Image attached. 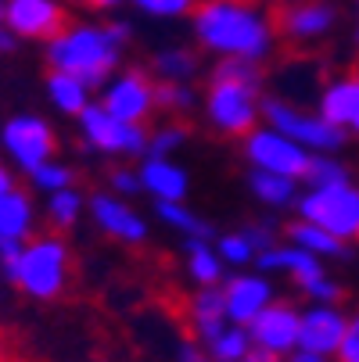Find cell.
<instances>
[{
  "label": "cell",
  "instance_id": "obj_23",
  "mask_svg": "<svg viewBox=\"0 0 359 362\" xmlns=\"http://www.w3.org/2000/svg\"><path fill=\"white\" fill-rule=\"evenodd\" d=\"M43 93H47V105L65 119H79V112H86V105H93V90L69 72H47Z\"/></svg>",
  "mask_w": 359,
  "mask_h": 362
},
{
  "label": "cell",
  "instance_id": "obj_11",
  "mask_svg": "<svg viewBox=\"0 0 359 362\" xmlns=\"http://www.w3.org/2000/svg\"><path fill=\"white\" fill-rule=\"evenodd\" d=\"M241 154L248 169H259V173H277V176H291L302 183L305 169H309V158L313 154L298 147L295 140H287L284 133L270 129V126H255L244 140H241Z\"/></svg>",
  "mask_w": 359,
  "mask_h": 362
},
{
  "label": "cell",
  "instance_id": "obj_13",
  "mask_svg": "<svg viewBox=\"0 0 359 362\" xmlns=\"http://www.w3.org/2000/svg\"><path fill=\"white\" fill-rule=\"evenodd\" d=\"M223 305H227V320L234 327H248L266 305L277 301V287L266 273L259 269H234L223 284Z\"/></svg>",
  "mask_w": 359,
  "mask_h": 362
},
{
  "label": "cell",
  "instance_id": "obj_30",
  "mask_svg": "<svg viewBox=\"0 0 359 362\" xmlns=\"http://www.w3.org/2000/svg\"><path fill=\"white\" fill-rule=\"evenodd\" d=\"M209 362H244V355L251 351V337H248V327H234L227 323L212 341L201 344Z\"/></svg>",
  "mask_w": 359,
  "mask_h": 362
},
{
  "label": "cell",
  "instance_id": "obj_1",
  "mask_svg": "<svg viewBox=\"0 0 359 362\" xmlns=\"http://www.w3.org/2000/svg\"><path fill=\"white\" fill-rule=\"evenodd\" d=\"M194 43L212 58L266 62L277 47L273 15L259 0H198L190 11Z\"/></svg>",
  "mask_w": 359,
  "mask_h": 362
},
{
  "label": "cell",
  "instance_id": "obj_2",
  "mask_svg": "<svg viewBox=\"0 0 359 362\" xmlns=\"http://www.w3.org/2000/svg\"><path fill=\"white\" fill-rule=\"evenodd\" d=\"M133 40V25L115 22H69L55 40H47L43 62L47 72H69L83 79L90 90H101L126 58V47Z\"/></svg>",
  "mask_w": 359,
  "mask_h": 362
},
{
  "label": "cell",
  "instance_id": "obj_46",
  "mask_svg": "<svg viewBox=\"0 0 359 362\" xmlns=\"http://www.w3.org/2000/svg\"><path fill=\"white\" fill-rule=\"evenodd\" d=\"M79 4H90V8H97V11H115L122 0H79Z\"/></svg>",
  "mask_w": 359,
  "mask_h": 362
},
{
  "label": "cell",
  "instance_id": "obj_19",
  "mask_svg": "<svg viewBox=\"0 0 359 362\" xmlns=\"http://www.w3.org/2000/svg\"><path fill=\"white\" fill-rule=\"evenodd\" d=\"M40 209L33 201V190L11 187V190H0V240H15L25 244L29 237L40 233Z\"/></svg>",
  "mask_w": 359,
  "mask_h": 362
},
{
  "label": "cell",
  "instance_id": "obj_15",
  "mask_svg": "<svg viewBox=\"0 0 359 362\" xmlns=\"http://www.w3.org/2000/svg\"><path fill=\"white\" fill-rule=\"evenodd\" d=\"M298 327H302V308L277 298L273 305H266L263 313L248 323V337H251V348L270 351L277 358H287L298 348Z\"/></svg>",
  "mask_w": 359,
  "mask_h": 362
},
{
  "label": "cell",
  "instance_id": "obj_22",
  "mask_svg": "<svg viewBox=\"0 0 359 362\" xmlns=\"http://www.w3.org/2000/svg\"><path fill=\"white\" fill-rule=\"evenodd\" d=\"M355 108H359V76H355V72L345 76V79L327 83V86L320 90V97H317V112H320L334 129H341V133L352 126Z\"/></svg>",
  "mask_w": 359,
  "mask_h": 362
},
{
  "label": "cell",
  "instance_id": "obj_40",
  "mask_svg": "<svg viewBox=\"0 0 359 362\" xmlns=\"http://www.w3.org/2000/svg\"><path fill=\"white\" fill-rule=\"evenodd\" d=\"M334 362H359V308H355V313L348 316V323H345V337H341V344H338Z\"/></svg>",
  "mask_w": 359,
  "mask_h": 362
},
{
  "label": "cell",
  "instance_id": "obj_42",
  "mask_svg": "<svg viewBox=\"0 0 359 362\" xmlns=\"http://www.w3.org/2000/svg\"><path fill=\"white\" fill-rule=\"evenodd\" d=\"M284 362H331L327 355H317V351H305V348H295Z\"/></svg>",
  "mask_w": 359,
  "mask_h": 362
},
{
  "label": "cell",
  "instance_id": "obj_33",
  "mask_svg": "<svg viewBox=\"0 0 359 362\" xmlns=\"http://www.w3.org/2000/svg\"><path fill=\"white\" fill-rule=\"evenodd\" d=\"M216 251H220V258H223V266L227 269H248L251 262H255V251L251 247V240L244 237V230H227V233H220L216 240Z\"/></svg>",
  "mask_w": 359,
  "mask_h": 362
},
{
  "label": "cell",
  "instance_id": "obj_43",
  "mask_svg": "<svg viewBox=\"0 0 359 362\" xmlns=\"http://www.w3.org/2000/svg\"><path fill=\"white\" fill-rule=\"evenodd\" d=\"M15 187V169L8 165V158L0 154V190H11Z\"/></svg>",
  "mask_w": 359,
  "mask_h": 362
},
{
  "label": "cell",
  "instance_id": "obj_16",
  "mask_svg": "<svg viewBox=\"0 0 359 362\" xmlns=\"http://www.w3.org/2000/svg\"><path fill=\"white\" fill-rule=\"evenodd\" d=\"M345 323H348V316L341 313L338 305H309V308H302L298 348L334 358L338 355V344L345 337Z\"/></svg>",
  "mask_w": 359,
  "mask_h": 362
},
{
  "label": "cell",
  "instance_id": "obj_50",
  "mask_svg": "<svg viewBox=\"0 0 359 362\" xmlns=\"http://www.w3.org/2000/svg\"><path fill=\"white\" fill-rule=\"evenodd\" d=\"M355 76H359V69H355Z\"/></svg>",
  "mask_w": 359,
  "mask_h": 362
},
{
  "label": "cell",
  "instance_id": "obj_49",
  "mask_svg": "<svg viewBox=\"0 0 359 362\" xmlns=\"http://www.w3.org/2000/svg\"><path fill=\"white\" fill-rule=\"evenodd\" d=\"M0 8H4V0H0Z\"/></svg>",
  "mask_w": 359,
  "mask_h": 362
},
{
  "label": "cell",
  "instance_id": "obj_35",
  "mask_svg": "<svg viewBox=\"0 0 359 362\" xmlns=\"http://www.w3.org/2000/svg\"><path fill=\"white\" fill-rule=\"evenodd\" d=\"M130 4L159 22H176V18H190V11L198 8V0H130Z\"/></svg>",
  "mask_w": 359,
  "mask_h": 362
},
{
  "label": "cell",
  "instance_id": "obj_32",
  "mask_svg": "<svg viewBox=\"0 0 359 362\" xmlns=\"http://www.w3.org/2000/svg\"><path fill=\"white\" fill-rule=\"evenodd\" d=\"M187 140H190L187 122L169 119L155 129H147V154H155V158H176V154L187 147Z\"/></svg>",
  "mask_w": 359,
  "mask_h": 362
},
{
  "label": "cell",
  "instance_id": "obj_5",
  "mask_svg": "<svg viewBox=\"0 0 359 362\" xmlns=\"http://www.w3.org/2000/svg\"><path fill=\"white\" fill-rule=\"evenodd\" d=\"M298 219L327 230L331 237L352 244L359 240V183H331V187H305L295 201Z\"/></svg>",
  "mask_w": 359,
  "mask_h": 362
},
{
  "label": "cell",
  "instance_id": "obj_36",
  "mask_svg": "<svg viewBox=\"0 0 359 362\" xmlns=\"http://www.w3.org/2000/svg\"><path fill=\"white\" fill-rule=\"evenodd\" d=\"M209 79H241V83H263V65L244 58H216Z\"/></svg>",
  "mask_w": 359,
  "mask_h": 362
},
{
  "label": "cell",
  "instance_id": "obj_4",
  "mask_svg": "<svg viewBox=\"0 0 359 362\" xmlns=\"http://www.w3.org/2000/svg\"><path fill=\"white\" fill-rule=\"evenodd\" d=\"M201 115L212 133L244 140L263 122V83L209 79V86L201 93Z\"/></svg>",
  "mask_w": 359,
  "mask_h": 362
},
{
  "label": "cell",
  "instance_id": "obj_29",
  "mask_svg": "<svg viewBox=\"0 0 359 362\" xmlns=\"http://www.w3.org/2000/svg\"><path fill=\"white\" fill-rule=\"evenodd\" d=\"M29 190L33 194H40V197H50V194H58V190H69V187H76V169L69 165V162H62L58 154L55 158H47V162H40L29 176Z\"/></svg>",
  "mask_w": 359,
  "mask_h": 362
},
{
  "label": "cell",
  "instance_id": "obj_27",
  "mask_svg": "<svg viewBox=\"0 0 359 362\" xmlns=\"http://www.w3.org/2000/svg\"><path fill=\"white\" fill-rule=\"evenodd\" d=\"M284 240L295 244V247H302V251H309V255H317L320 262H324V258H348V244H345V240L331 237L327 230L305 223V219H295V223L287 226Z\"/></svg>",
  "mask_w": 359,
  "mask_h": 362
},
{
  "label": "cell",
  "instance_id": "obj_18",
  "mask_svg": "<svg viewBox=\"0 0 359 362\" xmlns=\"http://www.w3.org/2000/svg\"><path fill=\"white\" fill-rule=\"evenodd\" d=\"M255 266H259V273H266V276L284 273L295 287H302V284H309L313 276L327 273L317 255L302 251V247H295V244H287V240H277L273 247L259 251V255H255Z\"/></svg>",
  "mask_w": 359,
  "mask_h": 362
},
{
  "label": "cell",
  "instance_id": "obj_20",
  "mask_svg": "<svg viewBox=\"0 0 359 362\" xmlns=\"http://www.w3.org/2000/svg\"><path fill=\"white\" fill-rule=\"evenodd\" d=\"M227 305H223V291L220 287H194V294L187 298V330L194 334L198 344L212 341L223 327H227Z\"/></svg>",
  "mask_w": 359,
  "mask_h": 362
},
{
  "label": "cell",
  "instance_id": "obj_7",
  "mask_svg": "<svg viewBox=\"0 0 359 362\" xmlns=\"http://www.w3.org/2000/svg\"><path fill=\"white\" fill-rule=\"evenodd\" d=\"M0 154L15 173H33L40 162L58 154V129L40 112H18L0 122Z\"/></svg>",
  "mask_w": 359,
  "mask_h": 362
},
{
  "label": "cell",
  "instance_id": "obj_9",
  "mask_svg": "<svg viewBox=\"0 0 359 362\" xmlns=\"http://www.w3.org/2000/svg\"><path fill=\"white\" fill-rule=\"evenodd\" d=\"M97 105L108 115L130 122V126H147L151 115L159 112V105H155V76H151V69H140V65L119 69L105 86H101Z\"/></svg>",
  "mask_w": 359,
  "mask_h": 362
},
{
  "label": "cell",
  "instance_id": "obj_44",
  "mask_svg": "<svg viewBox=\"0 0 359 362\" xmlns=\"http://www.w3.org/2000/svg\"><path fill=\"white\" fill-rule=\"evenodd\" d=\"M15 47H18V40H15V36L4 29V22H0V54H11Z\"/></svg>",
  "mask_w": 359,
  "mask_h": 362
},
{
  "label": "cell",
  "instance_id": "obj_47",
  "mask_svg": "<svg viewBox=\"0 0 359 362\" xmlns=\"http://www.w3.org/2000/svg\"><path fill=\"white\" fill-rule=\"evenodd\" d=\"M348 129H352V136H359V108H355V115H352V126H348Z\"/></svg>",
  "mask_w": 359,
  "mask_h": 362
},
{
  "label": "cell",
  "instance_id": "obj_25",
  "mask_svg": "<svg viewBox=\"0 0 359 362\" xmlns=\"http://www.w3.org/2000/svg\"><path fill=\"white\" fill-rule=\"evenodd\" d=\"M40 216H43V223H50V230H55V233H69L86 216V194L79 187L50 194V197H43V212Z\"/></svg>",
  "mask_w": 359,
  "mask_h": 362
},
{
  "label": "cell",
  "instance_id": "obj_24",
  "mask_svg": "<svg viewBox=\"0 0 359 362\" xmlns=\"http://www.w3.org/2000/svg\"><path fill=\"white\" fill-rule=\"evenodd\" d=\"M248 194L263 204L270 212H284L295 209V201L302 194V183L291 176H277V173H259V169H248Z\"/></svg>",
  "mask_w": 359,
  "mask_h": 362
},
{
  "label": "cell",
  "instance_id": "obj_31",
  "mask_svg": "<svg viewBox=\"0 0 359 362\" xmlns=\"http://www.w3.org/2000/svg\"><path fill=\"white\" fill-rule=\"evenodd\" d=\"M155 105L169 119H183V115H190L201 105V97H198V90L190 83H159L155 79Z\"/></svg>",
  "mask_w": 359,
  "mask_h": 362
},
{
  "label": "cell",
  "instance_id": "obj_38",
  "mask_svg": "<svg viewBox=\"0 0 359 362\" xmlns=\"http://www.w3.org/2000/svg\"><path fill=\"white\" fill-rule=\"evenodd\" d=\"M108 190L112 194H119V197H137V194H144L140 190V173H137V165H112L108 169Z\"/></svg>",
  "mask_w": 359,
  "mask_h": 362
},
{
  "label": "cell",
  "instance_id": "obj_39",
  "mask_svg": "<svg viewBox=\"0 0 359 362\" xmlns=\"http://www.w3.org/2000/svg\"><path fill=\"white\" fill-rule=\"evenodd\" d=\"M241 230H244V237L251 240L255 251H266V247H273V244L280 240V230H277V223H270V219H251V223L241 226Z\"/></svg>",
  "mask_w": 359,
  "mask_h": 362
},
{
  "label": "cell",
  "instance_id": "obj_34",
  "mask_svg": "<svg viewBox=\"0 0 359 362\" xmlns=\"http://www.w3.org/2000/svg\"><path fill=\"white\" fill-rule=\"evenodd\" d=\"M345 180H352V173H348L345 162L334 158V154H313L309 169L302 176L305 187H331V183H345Z\"/></svg>",
  "mask_w": 359,
  "mask_h": 362
},
{
  "label": "cell",
  "instance_id": "obj_6",
  "mask_svg": "<svg viewBox=\"0 0 359 362\" xmlns=\"http://www.w3.org/2000/svg\"><path fill=\"white\" fill-rule=\"evenodd\" d=\"M263 126L284 133L287 140H295L309 154H338L348 136V133L334 129L320 112L298 108L287 97H263Z\"/></svg>",
  "mask_w": 359,
  "mask_h": 362
},
{
  "label": "cell",
  "instance_id": "obj_3",
  "mask_svg": "<svg viewBox=\"0 0 359 362\" xmlns=\"http://www.w3.org/2000/svg\"><path fill=\"white\" fill-rule=\"evenodd\" d=\"M72 284V244L62 233H36L22 244L11 287L29 301H58Z\"/></svg>",
  "mask_w": 359,
  "mask_h": 362
},
{
  "label": "cell",
  "instance_id": "obj_14",
  "mask_svg": "<svg viewBox=\"0 0 359 362\" xmlns=\"http://www.w3.org/2000/svg\"><path fill=\"white\" fill-rule=\"evenodd\" d=\"M338 25V11L327 0H291L273 15V29L277 36H284L287 43H320L331 29Z\"/></svg>",
  "mask_w": 359,
  "mask_h": 362
},
{
  "label": "cell",
  "instance_id": "obj_17",
  "mask_svg": "<svg viewBox=\"0 0 359 362\" xmlns=\"http://www.w3.org/2000/svg\"><path fill=\"white\" fill-rule=\"evenodd\" d=\"M137 173H140V190L155 204L159 201H187L190 197V173L176 158H155V154H144Z\"/></svg>",
  "mask_w": 359,
  "mask_h": 362
},
{
  "label": "cell",
  "instance_id": "obj_28",
  "mask_svg": "<svg viewBox=\"0 0 359 362\" xmlns=\"http://www.w3.org/2000/svg\"><path fill=\"white\" fill-rule=\"evenodd\" d=\"M155 219H159L166 230L180 233V240H183V237H205V240H216V237H212L209 219H201V212H194L187 201H159V204H155Z\"/></svg>",
  "mask_w": 359,
  "mask_h": 362
},
{
  "label": "cell",
  "instance_id": "obj_51",
  "mask_svg": "<svg viewBox=\"0 0 359 362\" xmlns=\"http://www.w3.org/2000/svg\"><path fill=\"white\" fill-rule=\"evenodd\" d=\"M355 4H359V0H355Z\"/></svg>",
  "mask_w": 359,
  "mask_h": 362
},
{
  "label": "cell",
  "instance_id": "obj_37",
  "mask_svg": "<svg viewBox=\"0 0 359 362\" xmlns=\"http://www.w3.org/2000/svg\"><path fill=\"white\" fill-rule=\"evenodd\" d=\"M298 294L309 301V305H338V298H341V284H338L331 273H320V276H313L309 284H302Z\"/></svg>",
  "mask_w": 359,
  "mask_h": 362
},
{
  "label": "cell",
  "instance_id": "obj_21",
  "mask_svg": "<svg viewBox=\"0 0 359 362\" xmlns=\"http://www.w3.org/2000/svg\"><path fill=\"white\" fill-rule=\"evenodd\" d=\"M183 273L194 287H220L227 280V266L212 240L205 237H183Z\"/></svg>",
  "mask_w": 359,
  "mask_h": 362
},
{
  "label": "cell",
  "instance_id": "obj_8",
  "mask_svg": "<svg viewBox=\"0 0 359 362\" xmlns=\"http://www.w3.org/2000/svg\"><path fill=\"white\" fill-rule=\"evenodd\" d=\"M76 133L86 151L105 154V158H144L147 154V126H130L108 115L97 100L86 105V112H79Z\"/></svg>",
  "mask_w": 359,
  "mask_h": 362
},
{
  "label": "cell",
  "instance_id": "obj_41",
  "mask_svg": "<svg viewBox=\"0 0 359 362\" xmlns=\"http://www.w3.org/2000/svg\"><path fill=\"white\" fill-rule=\"evenodd\" d=\"M176 362H209V355H205V348L190 337V341H183L176 348Z\"/></svg>",
  "mask_w": 359,
  "mask_h": 362
},
{
  "label": "cell",
  "instance_id": "obj_45",
  "mask_svg": "<svg viewBox=\"0 0 359 362\" xmlns=\"http://www.w3.org/2000/svg\"><path fill=\"white\" fill-rule=\"evenodd\" d=\"M244 362H284V358H277V355H270V351H259V348H251V351L244 355Z\"/></svg>",
  "mask_w": 359,
  "mask_h": 362
},
{
  "label": "cell",
  "instance_id": "obj_26",
  "mask_svg": "<svg viewBox=\"0 0 359 362\" xmlns=\"http://www.w3.org/2000/svg\"><path fill=\"white\" fill-rule=\"evenodd\" d=\"M198 72H201V58L190 47H162L151 58V76L159 83H194Z\"/></svg>",
  "mask_w": 359,
  "mask_h": 362
},
{
  "label": "cell",
  "instance_id": "obj_12",
  "mask_svg": "<svg viewBox=\"0 0 359 362\" xmlns=\"http://www.w3.org/2000/svg\"><path fill=\"white\" fill-rule=\"evenodd\" d=\"M0 22L15 40L47 43L69 25V11L62 0H4Z\"/></svg>",
  "mask_w": 359,
  "mask_h": 362
},
{
  "label": "cell",
  "instance_id": "obj_10",
  "mask_svg": "<svg viewBox=\"0 0 359 362\" xmlns=\"http://www.w3.org/2000/svg\"><path fill=\"white\" fill-rule=\"evenodd\" d=\"M86 219L101 237H108L122 247H140L151 237V223L144 219V212L130 197H119L112 190H93L86 197Z\"/></svg>",
  "mask_w": 359,
  "mask_h": 362
},
{
  "label": "cell",
  "instance_id": "obj_48",
  "mask_svg": "<svg viewBox=\"0 0 359 362\" xmlns=\"http://www.w3.org/2000/svg\"><path fill=\"white\" fill-rule=\"evenodd\" d=\"M355 47H359V25H355Z\"/></svg>",
  "mask_w": 359,
  "mask_h": 362
}]
</instances>
